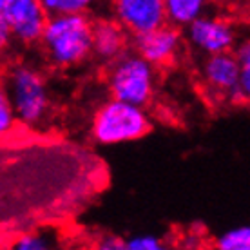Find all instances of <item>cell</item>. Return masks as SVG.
Returning a JSON list of instances; mask_svg holds the SVG:
<instances>
[{"instance_id": "ac0fdd59", "label": "cell", "mask_w": 250, "mask_h": 250, "mask_svg": "<svg viewBox=\"0 0 250 250\" xmlns=\"http://www.w3.org/2000/svg\"><path fill=\"white\" fill-rule=\"evenodd\" d=\"M13 44L11 35H9V29H7L6 22H4V17L0 13V57L9 49V45Z\"/></svg>"}, {"instance_id": "5b68a950", "label": "cell", "mask_w": 250, "mask_h": 250, "mask_svg": "<svg viewBox=\"0 0 250 250\" xmlns=\"http://www.w3.org/2000/svg\"><path fill=\"white\" fill-rule=\"evenodd\" d=\"M183 40L203 57L230 53L238 44V29L232 20L205 11L185 25Z\"/></svg>"}, {"instance_id": "d6986e66", "label": "cell", "mask_w": 250, "mask_h": 250, "mask_svg": "<svg viewBox=\"0 0 250 250\" xmlns=\"http://www.w3.org/2000/svg\"><path fill=\"white\" fill-rule=\"evenodd\" d=\"M7 0H0V9H2V7H4V4H6Z\"/></svg>"}, {"instance_id": "2e32d148", "label": "cell", "mask_w": 250, "mask_h": 250, "mask_svg": "<svg viewBox=\"0 0 250 250\" xmlns=\"http://www.w3.org/2000/svg\"><path fill=\"white\" fill-rule=\"evenodd\" d=\"M15 122H17V118H15V113H13L9 96L6 93L4 83L0 82V136L11 131Z\"/></svg>"}, {"instance_id": "7c38bea8", "label": "cell", "mask_w": 250, "mask_h": 250, "mask_svg": "<svg viewBox=\"0 0 250 250\" xmlns=\"http://www.w3.org/2000/svg\"><path fill=\"white\" fill-rule=\"evenodd\" d=\"M216 250H250V229L239 225L225 230L216 239Z\"/></svg>"}, {"instance_id": "277c9868", "label": "cell", "mask_w": 250, "mask_h": 250, "mask_svg": "<svg viewBox=\"0 0 250 250\" xmlns=\"http://www.w3.org/2000/svg\"><path fill=\"white\" fill-rule=\"evenodd\" d=\"M150 129L149 114L145 107L107 100L102 104L91 120V136L98 145H122L136 142Z\"/></svg>"}, {"instance_id": "4fadbf2b", "label": "cell", "mask_w": 250, "mask_h": 250, "mask_svg": "<svg viewBox=\"0 0 250 250\" xmlns=\"http://www.w3.org/2000/svg\"><path fill=\"white\" fill-rule=\"evenodd\" d=\"M40 2L49 15H62V13H87L100 0H40Z\"/></svg>"}, {"instance_id": "52a82bcc", "label": "cell", "mask_w": 250, "mask_h": 250, "mask_svg": "<svg viewBox=\"0 0 250 250\" xmlns=\"http://www.w3.org/2000/svg\"><path fill=\"white\" fill-rule=\"evenodd\" d=\"M113 19L132 37L167 24L165 0H114Z\"/></svg>"}, {"instance_id": "8fae6325", "label": "cell", "mask_w": 250, "mask_h": 250, "mask_svg": "<svg viewBox=\"0 0 250 250\" xmlns=\"http://www.w3.org/2000/svg\"><path fill=\"white\" fill-rule=\"evenodd\" d=\"M210 0H165L167 22L183 29L188 22L207 11Z\"/></svg>"}, {"instance_id": "30bf717a", "label": "cell", "mask_w": 250, "mask_h": 250, "mask_svg": "<svg viewBox=\"0 0 250 250\" xmlns=\"http://www.w3.org/2000/svg\"><path fill=\"white\" fill-rule=\"evenodd\" d=\"M131 35L114 19L93 20V57L111 63L129 49Z\"/></svg>"}, {"instance_id": "5bb4252c", "label": "cell", "mask_w": 250, "mask_h": 250, "mask_svg": "<svg viewBox=\"0 0 250 250\" xmlns=\"http://www.w3.org/2000/svg\"><path fill=\"white\" fill-rule=\"evenodd\" d=\"M9 250H53V241L45 234H24L17 241H13Z\"/></svg>"}, {"instance_id": "9a60e30c", "label": "cell", "mask_w": 250, "mask_h": 250, "mask_svg": "<svg viewBox=\"0 0 250 250\" xmlns=\"http://www.w3.org/2000/svg\"><path fill=\"white\" fill-rule=\"evenodd\" d=\"M127 247L129 250H174L167 241H163L158 236L152 234H140V236H132L127 239Z\"/></svg>"}, {"instance_id": "6da1fadb", "label": "cell", "mask_w": 250, "mask_h": 250, "mask_svg": "<svg viewBox=\"0 0 250 250\" xmlns=\"http://www.w3.org/2000/svg\"><path fill=\"white\" fill-rule=\"evenodd\" d=\"M38 45L53 67H78L93 57V20L87 13L49 15Z\"/></svg>"}, {"instance_id": "7a4b0ae2", "label": "cell", "mask_w": 250, "mask_h": 250, "mask_svg": "<svg viewBox=\"0 0 250 250\" xmlns=\"http://www.w3.org/2000/svg\"><path fill=\"white\" fill-rule=\"evenodd\" d=\"M15 118L35 127L47 118L51 111V94L45 76L29 63L11 65L4 80Z\"/></svg>"}, {"instance_id": "e0dca14e", "label": "cell", "mask_w": 250, "mask_h": 250, "mask_svg": "<svg viewBox=\"0 0 250 250\" xmlns=\"http://www.w3.org/2000/svg\"><path fill=\"white\" fill-rule=\"evenodd\" d=\"M93 250H129V247H127V239L114 234H104L94 241Z\"/></svg>"}, {"instance_id": "8992f818", "label": "cell", "mask_w": 250, "mask_h": 250, "mask_svg": "<svg viewBox=\"0 0 250 250\" xmlns=\"http://www.w3.org/2000/svg\"><path fill=\"white\" fill-rule=\"evenodd\" d=\"M13 42L35 45L40 40L44 25L49 19L40 0H7L0 9Z\"/></svg>"}, {"instance_id": "ba28073f", "label": "cell", "mask_w": 250, "mask_h": 250, "mask_svg": "<svg viewBox=\"0 0 250 250\" xmlns=\"http://www.w3.org/2000/svg\"><path fill=\"white\" fill-rule=\"evenodd\" d=\"M132 49L154 67H165L176 60L183 47V33L172 24H163L149 33L132 37Z\"/></svg>"}, {"instance_id": "9c48e42d", "label": "cell", "mask_w": 250, "mask_h": 250, "mask_svg": "<svg viewBox=\"0 0 250 250\" xmlns=\"http://www.w3.org/2000/svg\"><path fill=\"white\" fill-rule=\"evenodd\" d=\"M238 60L230 53H219L205 57L201 63V78L205 87L218 98H227L230 102H239L238 80H239Z\"/></svg>"}, {"instance_id": "3957f363", "label": "cell", "mask_w": 250, "mask_h": 250, "mask_svg": "<svg viewBox=\"0 0 250 250\" xmlns=\"http://www.w3.org/2000/svg\"><path fill=\"white\" fill-rule=\"evenodd\" d=\"M107 89L111 98L132 105L147 107L156 93V67L134 49H127L107 63Z\"/></svg>"}, {"instance_id": "ffe728a7", "label": "cell", "mask_w": 250, "mask_h": 250, "mask_svg": "<svg viewBox=\"0 0 250 250\" xmlns=\"http://www.w3.org/2000/svg\"><path fill=\"white\" fill-rule=\"evenodd\" d=\"M109 2H114V0H109Z\"/></svg>"}]
</instances>
